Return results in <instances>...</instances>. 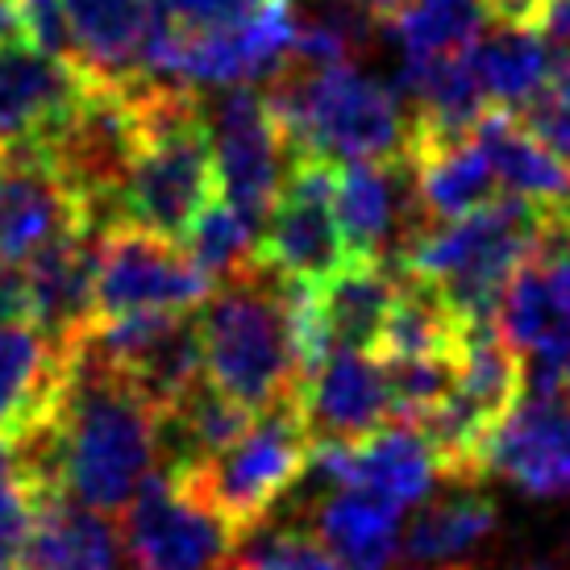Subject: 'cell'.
<instances>
[{
  "label": "cell",
  "mask_w": 570,
  "mask_h": 570,
  "mask_svg": "<svg viewBox=\"0 0 570 570\" xmlns=\"http://www.w3.org/2000/svg\"><path fill=\"white\" fill-rule=\"evenodd\" d=\"M533 30H538L546 42L570 47V0H541L538 26H533Z\"/></svg>",
  "instance_id": "cell-31"
},
{
  "label": "cell",
  "mask_w": 570,
  "mask_h": 570,
  "mask_svg": "<svg viewBox=\"0 0 570 570\" xmlns=\"http://www.w3.org/2000/svg\"><path fill=\"white\" fill-rule=\"evenodd\" d=\"M512 112L521 117L524 126H529V134L546 150H554L558 159L570 167V55H554L550 80L541 83L538 92Z\"/></svg>",
  "instance_id": "cell-28"
},
{
  "label": "cell",
  "mask_w": 570,
  "mask_h": 570,
  "mask_svg": "<svg viewBox=\"0 0 570 570\" xmlns=\"http://www.w3.org/2000/svg\"><path fill=\"white\" fill-rule=\"evenodd\" d=\"M42 495L117 517L159 471V409L121 371L67 337V375L42 425L13 438Z\"/></svg>",
  "instance_id": "cell-1"
},
{
  "label": "cell",
  "mask_w": 570,
  "mask_h": 570,
  "mask_svg": "<svg viewBox=\"0 0 570 570\" xmlns=\"http://www.w3.org/2000/svg\"><path fill=\"white\" fill-rule=\"evenodd\" d=\"M296 409L313 442H354L392 425L387 371L366 350H330L301 383Z\"/></svg>",
  "instance_id": "cell-11"
},
{
  "label": "cell",
  "mask_w": 570,
  "mask_h": 570,
  "mask_svg": "<svg viewBox=\"0 0 570 570\" xmlns=\"http://www.w3.org/2000/svg\"><path fill=\"white\" fill-rule=\"evenodd\" d=\"M275 126L292 159L396 163L409 146V121L396 92L354 63H287L267 80Z\"/></svg>",
  "instance_id": "cell-3"
},
{
  "label": "cell",
  "mask_w": 570,
  "mask_h": 570,
  "mask_svg": "<svg viewBox=\"0 0 570 570\" xmlns=\"http://www.w3.org/2000/svg\"><path fill=\"white\" fill-rule=\"evenodd\" d=\"M126 546L112 517L67 495H42L21 570H121Z\"/></svg>",
  "instance_id": "cell-20"
},
{
  "label": "cell",
  "mask_w": 570,
  "mask_h": 570,
  "mask_svg": "<svg viewBox=\"0 0 570 570\" xmlns=\"http://www.w3.org/2000/svg\"><path fill=\"white\" fill-rule=\"evenodd\" d=\"M450 570H466V567H450Z\"/></svg>",
  "instance_id": "cell-35"
},
{
  "label": "cell",
  "mask_w": 570,
  "mask_h": 570,
  "mask_svg": "<svg viewBox=\"0 0 570 570\" xmlns=\"http://www.w3.org/2000/svg\"><path fill=\"white\" fill-rule=\"evenodd\" d=\"M483 0H416L409 13L392 21L400 59L459 55L483 38Z\"/></svg>",
  "instance_id": "cell-24"
},
{
  "label": "cell",
  "mask_w": 570,
  "mask_h": 570,
  "mask_svg": "<svg viewBox=\"0 0 570 570\" xmlns=\"http://www.w3.org/2000/svg\"><path fill=\"white\" fill-rule=\"evenodd\" d=\"M30 321V284H26V267L0 254V325H17Z\"/></svg>",
  "instance_id": "cell-30"
},
{
  "label": "cell",
  "mask_w": 570,
  "mask_h": 570,
  "mask_svg": "<svg viewBox=\"0 0 570 570\" xmlns=\"http://www.w3.org/2000/svg\"><path fill=\"white\" fill-rule=\"evenodd\" d=\"M229 570H350L337 554H330L313 529H263L254 524L234 546Z\"/></svg>",
  "instance_id": "cell-27"
},
{
  "label": "cell",
  "mask_w": 570,
  "mask_h": 570,
  "mask_svg": "<svg viewBox=\"0 0 570 570\" xmlns=\"http://www.w3.org/2000/svg\"><path fill=\"white\" fill-rule=\"evenodd\" d=\"M121 533L134 570H229L238 546V533L167 471L146 475L126 504Z\"/></svg>",
  "instance_id": "cell-8"
},
{
  "label": "cell",
  "mask_w": 570,
  "mask_h": 570,
  "mask_svg": "<svg viewBox=\"0 0 570 570\" xmlns=\"http://www.w3.org/2000/svg\"><path fill=\"white\" fill-rule=\"evenodd\" d=\"M404 159L429 222H454L500 196L495 171L475 138H409Z\"/></svg>",
  "instance_id": "cell-17"
},
{
  "label": "cell",
  "mask_w": 570,
  "mask_h": 570,
  "mask_svg": "<svg viewBox=\"0 0 570 570\" xmlns=\"http://www.w3.org/2000/svg\"><path fill=\"white\" fill-rule=\"evenodd\" d=\"M42 491L26 471L13 442L0 438V570H21L30 533L38 524Z\"/></svg>",
  "instance_id": "cell-26"
},
{
  "label": "cell",
  "mask_w": 570,
  "mask_h": 570,
  "mask_svg": "<svg viewBox=\"0 0 570 570\" xmlns=\"http://www.w3.org/2000/svg\"><path fill=\"white\" fill-rule=\"evenodd\" d=\"M150 9L171 21L179 33L217 30V26H234L246 13L258 9V0H150Z\"/></svg>",
  "instance_id": "cell-29"
},
{
  "label": "cell",
  "mask_w": 570,
  "mask_h": 570,
  "mask_svg": "<svg viewBox=\"0 0 570 570\" xmlns=\"http://www.w3.org/2000/svg\"><path fill=\"white\" fill-rule=\"evenodd\" d=\"M83 225L80 200L50 171L38 146H4V184H0V254L26 263L59 234Z\"/></svg>",
  "instance_id": "cell-13"
},
{
  "label": "cell",
  "mask_w": 570,
  "mask_h": 570,
  "mask_svg": "<svg viewBox=\"0 0 570 570\" xmlns=\"http://www.w3.org/2000/svg\"><path fill=\"white\" fill-rule=\"evenodd\" d=\"M205 380L238 400L242 409L263 412L296 404L304 383L301 350L292 333L287 279L254 258L250 267L213 284L196 308Z\"/></svg>",
  "instance_id": "cell-2"
},
{
  "label": "cell",
  "mask_w": 570,
  "mask_h": 570,
  "mask_svg": "<svg viewBox=\"0 0 570 570\" xmlns=\"http://www.w3.org/2000/svg\"><path fill=\"white\" fill-rule=\"evenodd\" d=\"M67 375V342H55L33 321L0 325V438L13 442L42 425Z\"/></svg>",
  "instance_id": "cell-15"
},
{
  "label": "cell",
  "mask_w": 570,
  "mask_h": 570,
  "mask_svg": "<svg viewBox=\"0 0 570 570\" xmlns=\"http://www.w3.org/2000/svg\"><path fill=\"white\" fill-rule=\"evenodd\" d=\"M363 13H371L375 21H383V26H392L396 17H404L416 4V0H354Z\"/></svg>",
  "instance_id": "cell-33"
},
{
  "label": "cell",
  "mask_w": 570,
  "mask_h": 570,
  "mask_svg": "<svg viewBox=\"0 0 570 570\" xmlns=\"http://www.w3.org/2000/svg\"><path fill=\"white\" fill-rule=\"evenodd\" d=\"M213 292V279L184 246L142 225H112L96 242V317L121 313H191Z\"/></svg>",
  "instance_id": "cell-7"
},
{
  "label": "cell",
  "mask_w": 570,
  "mask_h": 570,
  "mask_svg": "<svg viewBox=\"0 0 570 570\" xmlns=\"http://www.w3.org/2000/svg\"><path fill=\"white\" fill-rule=\"evenodd\" d=\"M471 138L488 155L495 184L508 188V196H521L538 208H570V167L554 150H546L512 109L488 105Z\"/></svg>",
  "instance_id": "cell-18"
},
{
  "label": "cell",
  "mask_w": 570,
  "mask_h": 570,
  "mask_svg": "<svg viewBox=\"0 0 570 570\" xmlns=\"http://www.w3.org/2000/svg\"><path fill=\"white\" fill-rule=\"evenodd\" d=\"M313 292H317V313L325 337H330V350L346 346L371 354L400 292V267L346 258L330 279L313 284Z\"/></svg>",
  "instance_id": "cell-21"
},
{
  "label": "cell",
  "mask_w": 570,
  "mask_h": 570,
  "mask_svg": "<svg viewBox=\"0 0 570 570\" xmlns=\"http://www.w3.org/2000/svg\"><path fill=\"white\" fill-rule=\"evenodd\" d=\"M546 213L550 208L500 191L491 205L475 208L466 217L421 225L404 242L392 267L433 287L454 308V317L466 325L495 321L500 296L533 250Z\"/></svg>",
  "instance_id": "cell-4"
},
{
  "label": "cell",
  "mask_w": 570,
  "mask_h": 570,
  "mask_svg": "<svg viewBox=\"0 0 570 570\" xmlns=\"http://www.w3.org/2000/svg\"><path fill=\"white\" fill-rule=\"evenodd\" d=\"M479 471H495L541 500H570V396L524 387L491 429Z\"/></svg>",
  "instance_id": "cell-10"
},
{
  "label": "cell",
  "mask_w": 570,
  "mask_h": 570,
  "mask_svg": "<svg viewBox=\"0 0 570 570\" xmlns=\"http://www.w3.org/2000/svg\"><path fill=\"white\" fill-rule=\"evenodd\" d=\"M0 184H4V150H0Z\"/></svg>",
  "instance_id": "cell-34"
},
{
  "label": "cell",
  "mask_w": 570,
  "mask_h": 570,
  "mask_svg": "<svg viewBox=\"0 0 570 570\" xmlns=\"http://www.w3.org/2000/svg\"><path fill=\"white\" fill-rule=\"evenodd\" d=\"M333 167L325 159H292L279 200L258 225V263L296 284H321L346 263L333 217Z\"/></svg>",
  "instance_id": "cell-9"
},
{
  "label": "cell",
  "mask_w": 570,
  "mask_h": 570,
  "mask_svg": "<svg viewBox=\"0 0 570 570\" xmlns=\"http://www.w3.org/2000/svg\"><path fill=\"white\" fill-rule=\"evenodd\" d=\"M88 76L33 42L0 47V150L42 142L83 96Z\"/></svg>",
  "instance_id": "cell-12"
},
{
  "label": "cell",
  "mask_w": 570,
  "mask_h": 570,
  "mask_svg": "<svg viewBox=\"0 0 570 570\" xmlns=\"http://www.w3.org/2000/svg\"><path fill=\"white\" fill-rule=\"evenodd\" d=\"M208 92L213 96H205V121L217 167V196L238 208L250 225H263L271 205L279 200L292 150L258 83H229Z\"/></svg>",
  "instance_id": "cell-6"
},
{
  "label": "cell",
  "mask_w": 570,
  "mask_h": 570,
  "mask_svg": "<svg viewBox=\"0 0 570 570\" xmlns=\"http://www.w3.org/2000/svg\"><path fill=\"white\" fill-rule=\"evenodd\" d=\"M471 63L491 105L521 109L554 71V50L538 30H500L471 47Z\"/></svg>",
  "instance_id": "cell-22"
},
{
  "label": "cell",
  "mask_w": 570,
  "mask_h": 570,
  "mask_svg": "<svg viewBox=\"0 0 570 570\" xmlns=\"http://www.w3.org/2000/svg\"><path fill=\"white\" fill-rule=\"evenodd\" d=\"M179 246L213 284H222V279L246 271L258 258V225H250L238 208L225 205L222 196H217L188 225V234H184Z\"/></svg>",
  "instance_id": "cell-25"
},
{
  "label": "cell",
  "mask_w": 570,
  "mask_h": 570,
  "mask_svg": "<svg viewBox=\"0 0 570 570\" xmlns=\"http://www.w3.org/2000/svg\"><path fill=\"white\" fill-rule=\"evenodd\" d=\"M308 450H313V438L304 429L301 409L275 404V409L254 412V421L238 442H229L222 454L175 475V483L213 508L242 538L254 524L267 521V512L279 504L284 491L301 483Z\"/></svg>",
  "instance_id": "cell-5"
},
{
  "label": "cell",
  "mask_w": 570,
  "mask_h": 570,
  "mask_svg": "<svg viewBox=\"0 0 570 570\" xmlns=\"http://www.w3.org/2000/svg\"><path fill=\"white\" fill-rule=\"evenodd\" d=\"M96 229L76 225L26 258L30 321L55 342L76 337L96 317Z\"/></svg>",
  "instance_id": "cell-14"
},
{
  "label": "cell",
  "mask_w": 570,
  "mask_h": 570,
  "mask_svg": "<svg viewBox=\"0 0 570 570\" xmlns=\"http://www.w3.org/2000/svg\"><path fill=\"white\" fill-rule=\"evenodd\" d=\"M13 42H30L21 0H0V47H13Z\"/></svg>",
  "instance_id": "cell-32"
},
{
  "label": "cell",
  "mask_w": 570,
  "mask_h": 570,
  "mask_svg": "<svg viewBox=\"0 0 570 570\" xmlns=\"http://www.w3.org/2000/svg\"><path fill=\"white\" fill-rule=\"evenodd\" d=\"M491 524H495L491 500L462 491L454 500L429 504L412 521V529L404 533V558H409L412 567H438L445 558L471 550L479 538H488Z\"/></svg>",
  "instance_id": "cell-23"
},
{
  "label": "cell",
  "mask_w": 570,
  "mask_h": 570,
  "mask_svg": "<svg viewBox=\"0 0 570 570\" xmlns=\"http://www.w3.org/2000/svg\"><path fill=\"white\" fill-rule=\"evenodd\" d=\"M313 533L350 570H392L404 558V508L366 488H330L313 504Z\"/></svg>",
  "instance_id": "cell-16"
},
{
  "label": "cell",
  "mask_w": 570,
  "mask_h": 570,
  "mask_svg": "<svg viewBox=\"0 0 570 570\" xmlns=\"http://www.w3.org/2000/svg\"><path fill=\"white\" fill-rule=\"evenodd\" d=\"M71 63L92 83H129L150 21V0H63Z\"/></svg>",
  "instance_id": "cell-19"
}]
</instances>
